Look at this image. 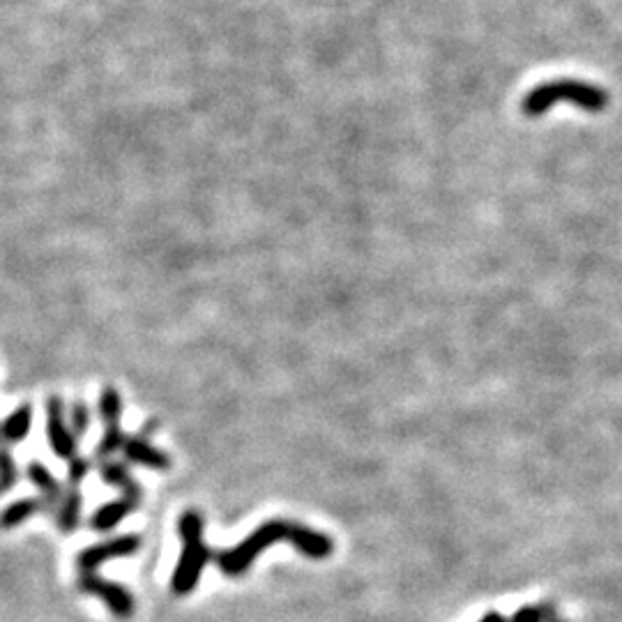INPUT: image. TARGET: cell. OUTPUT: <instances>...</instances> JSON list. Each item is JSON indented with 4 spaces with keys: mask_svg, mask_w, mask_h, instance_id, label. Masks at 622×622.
<instances>
[{
    "mask_svg": "<svg viewBox=\"0 0 622 622\" xmlns=\"http://www.w3.org/2000/svg\"><path fill=\"white\" fill-rule=\"evenodd\" d=\"M560 102L572 104L576 109L586 113H602L606 106H609V93H606L602 86H595V83L588 81L558 79L542 83V86L530 90V93L523 97L521 109L526 116L537 118Z\"/></svg>",
    "mask_w": 622,
    "mask_h": 622,
    "instance_id": "1",
    "label": "cell"
},
{
    "mask_svg": "<svg viewBox=\"0 0 622 622\" xmlns=\"http://www.w3.org/2000/svg\"><path fill=\"white\" fill-rule=\"evenodd\" d=\"M182 553L176 572L171 576V590L176 595H189L199 586L203 567L212 558V551L203 542V517L196 510H189L180 517Z\"/></svg>",
    "mask_w": 622,
    "mask_h": 622,
    "instance_id": "2",
    "label": "cell"
},
{
    "mask_svg": "<svg viewBox=\"0 0 622 622\" xmlns=\"http://www.w3.org/2000/svg\"><path fill=\"white\" fill-rule=\"evenodd\" d=\"M295 528H298V523H291V521H282V519L265 521L254 530L252 535L247 537V540H242L238 546H233V549L229 551L212 553V558H215L217 567L226 576H240L252 567L256 556H259L261 551L270 549L272 544H277L282 540H288L293 544Z\"/></svg>",
    "mask_w": 622,
    "mask_h": 622,
    "instance_id": "3",
    "label": "cell"
},
{
    "mask_svg": "<svg viewBox=\"0 0 622 622\" xmlns=\"http://www.w3.org/2000/svg\"><path fill=\"white\" fill-rule=\"evenodd\" d=\"M77 588L81 590V593L100 597L116 618L120 620L132 618L134 599L123 586H118V583L106 581L102 579V576H97L95 572H83L77 581Z\"/></svg>",
    "mask_w": 622,
    "mask_h": 622,
    "instance_id": "4",
    "label": "cell"
},
{
    "mask_svg": "<svg viewBox=\"0 0 622 622\" xmlns=\"http://www.w3.org/2000/svg\"><path fill=\"white\" fill-rule=\"evenodd\" d=\"M47 434L51 450L60 459H74L79 450V441L74 438L70 424H67V413H65V401L53 394L47 401Z\"/></svg>",
    "mask_w": 622,
    "mask_h": 622,
    "instance_id": "5",
    "label": "cell"
},
{
    "mask_svg": "<svg viewBox=\"0 0 622 622\" xmlns=\"http://www.w3.org/2000/svg\"><path fill=\"white\" fill-rule=\"evenodd\" d=\"M139 549H141L139 535H123V537H116V540L93 544V546H88V549H83L77 556V570L81 574L95 572L97 567L106 563V560L132 556V553H136Z\"/></svg>",
    "mask_w": 622,
    "mask_h": 622,
    "instance_id": "6",
    "label": "cell"
},
{
    "mask_svg": "<svg viewBox=\"0 0 622 622\" xmlns=\"http://www.w3.org/2000/svg\"><path fill=\"white\" fill-rule=\"evenodd\" d=\"M123 452H125L127 461H134V464H141V466H148V468H155V470H169L171 468V459L141 436L125 438Z\"/></svg>",
    "mask_w": 622,
    "mask_h": 622,
    "instance_id": "7",
    "label": "cell"
},
{
    "mask_svg": "<svg viewBox=\"0 0 622 622\" xmlns=\"http://www.w3.org/2000/svg\"><path fill=\"white\" fill-rule=\"evenodd\" d=\"M100 475L104 482H109L113 484V487H118L120 491H123V498L130 500V503H134L136 507L141 505V498H143L141 484L134 480L125 464H118V461H102Z\"/></svg>",
    "mask_w": 622,
    "mask_h": 622,
    "instance_id": "8",
    "label": "cell"
},
{
    "mask_svg": "<svg viewBox=\"0 0 622 622\" xmlns=\"http://www.w3.org/2000/svg\"><path fill=\"white\" fill-rule=\"evenodd\" d=\"M26 475H28V480L35 484V489L40 491V500L44 503V507H47V512H56V507L60 503V498H63L65 489L60 487L56 477L49 473V468L33 461V464L28 466Z\"/></svg>",
    "mask_w": 622,
    "mask_h": 622,
    "instance_id": "9",
    "label": "cell"
},
{
    "mask_svg": "<svg viewBox=\"0 0 622 622\" xmlns=\"http://www.w3.org/2000/svg\"><path fill=\"white\" fill-rule=\"evenodd\" d=\"M30 427H33V406L24 404L17 411H12V415H7V420L0 424V443L12 447L26 441Z\"/></svg>",
    "mask_w": 622,
    "mask_h": 622,
    "instance_id": "10",
    "label": "cell"
},
{
    "mask_svg": "<svg viewBox=\"0 0 622 622\" xmlns=\"http://www.w3.org/2000/svg\"><path fill=\"white\" fill-rule=\"evenodd\" d=\"M293 546L300 553H305L307 558H314V560L328 558L332 556V551H335V542H332L328 535L318 533V530H311L307 526H300V523H298V533H295Z\"/></svg>",
    "mask_w": 622,
    "mask_h": 622,
    "instance_id": "11",
    "label": "cell"
},
{
    "mask_svg": "<svg viewBox=\"0 0 622 622\" xmlns=\"http://www.w3.org/2000/svg\"><path fill=\"white\" fill-rule=\"evenodd\" d=\"M134 510H136V505L130 503L127 498L113 500V503L102 505L100 510L90 517V528L97 530V533H109V530L116 528L118 523L123 521L127 514H132Z\"/></svg>",
    "mask_w": 622,
    "mask_h": 622,
    "instance_id": "12",
    "label": "cell"
},
{
    "mask_svg": "<svg viewBox=\"0 0 622 622\" xmlns=\"http://www.w3.org/2000/svg\"><path fill=\"white\" fill-rule=\"evenodd\" d=\"M81 507H83V498L79 489H65L63 498L56 507V521H58V530L60 533H74L79 528L81 521Z\"/></svg>",
    "mask_w": 622,
    "mask_h": 622,
    "instance_id": "13",
    "label": "cell"
},
{
    "mask_svg": "<svg viewBox=\"0 0 622 622\" xmlns=\"http://www.w3.org/2000/svg\"><path fill=\"white\" fill-rule=\"evenodd\" d=\"M42 510L47 512V507H44L40 498L14 500V503H10L3 512H0V528L3 530L17 528V526H21V523L28 521L30 517H35V514L42 512Z\"/></svg>",
    "mask_w": 622,
    "mask_h": 622,
    "instance_id": "14",
    "label": "cell"
},
{
    "mask_svg": "<svg viewBox=\"0 0 622 622\" xmlns=\"http://www.w3.org/2000/svg\"><path fill=\"white\" fill-rule=\"evenodd\" d=\"M120 413H123V399H120L118 390L104 388L100 394V415L106 427L120 424Z\"/></svg>",
    "mask_w": 622,
    "mask_h": 622,
    "instance_id": "15",
    "label": "cell"
},
{
    "mask_svg": "<svg viewBox=\"0 0 622 622\" xmlns=\"http://www.w3.org/2000/svg\"><path fill=\"white\" fill-rule=\"evenodd\" d=\"M17 480H19V470H17V464H14L10 447L0 443V493L12 491Z\"/></svg>",
    "mask_w": 622,
    "mask_h": 622,
    "instance_id": "16",
    "label": "cell"
},
{
    "mask_svg": "<svg viewBox=\"0 0 622 622\" xmlns=\"http://www.w3.org/2000/svg\"><path fill=\"white\" fill-rule=\"evenodd\" d=\"M553 616H556V609L551 604H530L521 606L510 622H551Z\"/></svg>",
    "mask_w": 622,
    "mask_h": 622,
    "instance_id": "17",
    "label": "cell"
},
{
    "mask_svg": "<svg viewBox=\"0 0 622 622\" xmlns=\"http://www.w3.org/2000/svg\"><path fill=\"white\" fill-rule=\"evenodd\" d=\"M67 424H70L72 434L77 441H81L83 436H86V431L90 427V408L86 401H74L72 408H70V420H67Z\"/></svg>",
    "mask_w": 622,
    "mask_h": 622,
    "instance_id": "18",
    "label": "cell"
},
{
    "mask_svg": "<svg viewBox=\"0 0 622 622\" xmlns=\"http://www.w3.org/2000/svg\"><path fill=\"white\" fill-rule=\"evenodd\" d=\"M90 473V461L83 459V457H74L70 459V468H67V484H70V489H79V484L86 480Z\"/></svg>",
    "mask_w": 622,
    "mask_h": 622,
    "instance_id": "19",
    "label": "cell"
},
{
    "mask_svg": "<svg viewBox=\"0 0 622 622\" xmlns=\"http://www.w3.org/2000/svg\"><path fill=\"white\" fill-rule=\"evenodd\" d=\"M480 622H507V618H505V616H500V613H496V611H491V613H487V616H484Z\"/></svg>",
    "mask_w": 622,
    "mask_h": 622,
    "instance_id": "20",
    "label": "cell"
},
{
    "mask_svg": "<svg viewBox=\"0 0 622 622\" xmlns=\"http://www.w3.org/2000/svg\"><path fill=\"white\" fill-rule=\"evenodd\" d=\"M551 622H563V620H551Z\"/></svg>",
    "mask_w": 622,
    "mask_h": 622,
    "instance_id": "21",
    "label": "cell"
}]
</instances>
